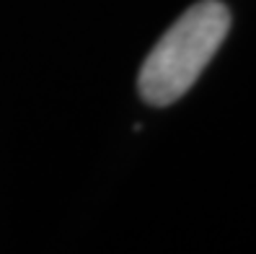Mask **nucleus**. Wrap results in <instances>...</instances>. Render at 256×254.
Wrapping results in <instances>:
<instances>
[{
  "label": "nucleus",
  "instance_id": "obj_1",
  "mask_svg": "<svg viewBox=\"0 0 256 254\" xmlns=\"http://www.w3.org/2000/svg\"><path fill=\"white\" fill-rule=\"evenodd\" d=\"M230 29V11L220 0H202L160 37L140 68V96L153 107L178 101L207 63L215 57Z\"/></svg>",
  "mask_w": 256,
  "mask_h": 254
}]
</instances>
